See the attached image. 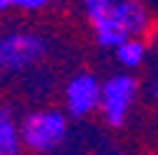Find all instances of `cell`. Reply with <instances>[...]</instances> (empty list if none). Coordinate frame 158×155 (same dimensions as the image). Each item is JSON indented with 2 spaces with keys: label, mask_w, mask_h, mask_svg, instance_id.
<instances>
[{
  "label": "cell",
  "mask_w": 158,
  "mask_h": 155,
  "mask_svg": "<svg viewBox=\"0 0 158 155\" xmlns=\"http://www.w3.org/2000/svg\"><path fill=\"white\" fill-rule=\"evenodd\" d=\"M20 150H23L20 123H15L8 108H0V155H20Z\"/></svg>",
  "instance_id": "52a82bcc"
},
{
  "label": "cell",
  "mask_w": 158,
  "mask_h": 155,
  "mask_svg": "<svg viewBox=\"0 0 158 155\" xmlns=\"http://www.w3.org/2000/svg\"><path fill=\"white\" fill-rule=\"evenodd\" d=\"M23 148L30 153H53L68 138V115L60 110H33L20 120Z\"/></svg>",
  "instance_id": "6da1fadb"
},
{
  "label": "cell",
  "mask_w": 158,
  "mask_h": 155,
  "mask_svg": "<svg viewBox=\"0 0 158 155\" xmlns=\"http://www.w3.org/2000/svg\"><path fill=\"white\" fill-rule=\"evenodd\" d=\"M138 100V80L131 73H115L101 85V105L98 113L110 128L126 125L128 115Z\"/></svg>",
  "instance_id": "3957f363"
},
{
  "label": "cell",
  "mask_w": 158,
  "mask_h": 155,
  "mask_svg": "<svg viewBox=\"0 0 158 155\" xmlns=\"http://www.w3.org/2000/svg\"><path fill=\"white\" fill-rule=\"evenodd\" d=\"M113 5H115V3H113ZM113 5H110L108 10H103V13H98V15H93V18H90L93 38H95V43L101 45V48H106V50H113L115 45H121L126 38H131V35L123 30L121 20L115 18Z\"/></svg>",
  "instance_id": "8992f818"
},
{
  "label": "cell",
  "mask_w": 158,
  "mask_h": 155,
  "mask_svg": "<svg viewBox=\"0 0 158 155\" xmlns=\"http://www.w3.org/2000/svg\"><path fill=\"white\" fill-rule=\"evenodd\" d=\"M10 8L15 10H25V13H35V10H43L48 8L50 3H55V0H8Z\"/></svg>",
  "instance_id": "9c48e42d"
},
{
  "label": "cell",
  "mask_w": 158,
  "mask_h": 155,
  "mask_svg": "<svg viewBox=\"0 0 158 155\" xmlns=\"http://www.w3.org/2000/svg\"><path fill=\"white\" fill-rule=\"evenodd\" d=\"M48 53V40L40 33L30 30H13L0 35V70L5 73H23L40 63Z\"/></svg>",
  "instance_id": "7a4b0ae2"
},
{
  "label": "cell",
  "mask_w": 158,
  "mask_h": 155,
  "mask_svg": "<svg viewBox=\"0 0 158 155\" xmlns=\"http://www.w3.org/2000/svg\"><path fill=\"white\" fill-rule=\"evenodd\" d=\"M115 3V0H83V10H85V15H88V20L93 15H98V13H103V10H108L110 5Z\"/></svg>",
  "instance_id": "30bf717a"
},
{
  "label": "cell",
  "mask_w": 158,
  "mask_h": 155,
  "mask_svg": "<svg viewBox=\"0 0 158 155\" xmlns=\"http://www.w3.org/2000/svg\"><path fill=\"white\" fill-rule=\"evenodd\" d=\"M115 53V60L123 70H138L143 63H146V55H148V48L141 38H126L121 45L113 48Z\"/></svg>",
  "instance_id": "ba28073f"
},
{
  "label": "cell",
  "mask_w": 158,
  "mask_h": 155,
  "mask_svg": "<svg viewBox=\"0 0 158 155\" xmlns=\"http://www.w3.org/2000/svg\"><path fill=\"white\" fill-rule=\"evenodd\" d=\"M113 13L131 38H143L151 30V13L141 0H115Z\"/></svg>",
  "instance_id": "5b68a950"
},
{
  "label": "cell",
  "mask_w": 158,
  "mask_h": 155,
  "mask_svg": "<svg viewBox=\"0 0 158 155\" xmlns=\"http://www.w3.org/2000/svg\"><path fill=\"white\" fill-rule=\"evenodd\" d=\"M148 95H151V100L158 105V75L151 80V88H148Z\"/></svg>",
  "instance_id": "8fae6325"
},
{
  "label": "cell",
  "mask_w": 158,
  "mask_h": 155,
  "mask_svg": "<svg viewBox=\"0 0 158 155\" xmlns=\"http://www.w3.org/2000/svg\"><path fill=\"white\" fill-rule=\"evenodd\" d=\"M101 80L93 73H78L65 85V113L70 118H88L101 105Z\"/></svg>",
  "instance_id": "277c9868"
},
{
  "label": "cell",
  "mask_w": 158,
  "mask_h": 155,
  "mask_svg": "<svg viewBox=\"0 0 158 155\" xmlns=\"http://www.w3.org/2000/svg\"><path fill=\"white\" fill-rule=\"evenodd\" d=\"M8 10H13V8H10V3H8V0H0V15H5Z\"/></svg>",
  "instance_id": "7c38bea8"
}]
</instances>
